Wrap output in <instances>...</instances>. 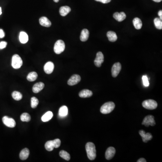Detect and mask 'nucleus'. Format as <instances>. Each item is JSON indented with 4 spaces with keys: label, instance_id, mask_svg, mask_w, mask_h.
I'll list each match as a JSON object with an SVG mask.
<instances>
[{
    "label": "nucleus",
    "instance_id": "nucleus-4",
    "mask_svg": "<svg viewBox=\"0 0 162 162\" xmlns=\"http://www.w3.org/2000/svg\"><path fill=\"white\" fill-rule=\"evenodd\" d=\"M142 105L144 108L149 110H153L155 109L158 106L157 102L151 99L144 101L142 102Z\"/></svg>",
    "mask_w": 162,
    "mask_h": 162
},
{
    "label": "nucleus",
    "instance_id": "nucleus-10",
    "mask_svg": "<svg viewBox=\"0 0 162 162\" xmlns=\"http://www.w3.org/2000/svg\"><path fill=\"white\" fill-rule=\"evenodd\" d=\"M104 61V57L103 53L101 51L98 52L97 56L94 61V64L97 67H100Z\"/></svg>",
    "mask_w": 162,
    "mask_h": 162
},
{
    "label": "nucleus",
    "instance_id": "nucleus-16",
    "mask_svg": "<svg viewBox=\"0 0 162 162\" xmlns=\"http://www.w3.org/2000/svg\"><path fill=\"white\" fill-rule=\"evenodd\" d=\"M39 23L41 26L45 27H50L51 25V23L47 17H43L40 18Z\"/></svg>",
    "mask_w": 162,
    "mask_h": 162
},
{
    "label": "nucleus",
    "instance_id": "nucleus-11",
    "mask_svg": "<svg viewBox=\"0 0 162 162\" xmlns=\"http://www.w3.org/2000/svg\"><path fill=\"white\" fill-rule=\"evenodd\" d=\"M115 149L113 147H109L108 148L105 152V157L107 160H110L113 158L115 154Z\"/></svg>",
    "mask_w": 162,
    "mask_h": 162
},
{
    "label": "nucleus",
    "instance_id": "nucleus-24",
    "mask_svg": "<svg viewBox=\"0 0 162 162\" xmlns=\"http://www.w3.org/2000/svg\"><path fill=\"white\" fill-rule=\"evenodd\" d=\"M133 23L135 29L139 30L142 28V23L141 20L138 18H135L133 20Z\"/></svg>",
    "mask_w": 162,
    "mask_h": 162
},
{
    "label": "nucleus",
    "instance_id": "nucleus-15",
    "mask_svg": "<svg viewBox=\"0 0 162 162\" xmlns=\"http://www.w3.org/2000/svg\"><path fill=\"white\" fill-rule=\"evenodd\" d=\"M113 17L118 21L122 22L126 19V15L123 12H121L120 13L115 12L113 14Z\"/></svg>",
    "mask_w": 162,
    "mask_h": 162
},
{
    "label": "nucleus",
    "instance_id": "nucleus-17",
    "mask_svg": "<svg viewBox=\"0 0 162 162\" xmlns=\"http://www.w3.org/2000/svg\"><path fill=\"white\" fill-rule=\"evenodd\" d=\"M93 95L92 91L87 89L82 90L79 93V96L81 98H89L91 97Z\"/></svg>",
    "mask_w": 162,
    "mask_h": 162
},
{
    "label": "nucleus",
    "instance_id": "nucleus-32",
    "mask_svg": "<svg viewBox=\"0 0 162 162\" xmlns=\"http://www.w3.org/2000/svg\"><path fill=\"white\" fill-rule=\"evenodd\" d=\"M31 107L33 109H35L37 107L38 103H39L38 99L35 97H33L31 98Z\"/></svg>",
    "mask_w": 162,
    "mask_h": 162
},
{
    "label": "nucleus",
    "instance_id": "nucleus-5",
    "mask_svg": "<svg viewBox=\"0 0 162 162\" xmlns=\"http://www.w3.org/2000/svg\"><path fill=\"white\" fill-rule=\"evenodd\" d=\"M65 45L63 41L59 40L55 44L54 47V52L56 54H60L62 53L65 50Z\"/></svg>",
    "mask_w": 162,
    "mask_h": 162
},
{
    "label": "nucleus",
    "instance_id": "nucleus-21",
    "mask_svg": "<svg viewBox=\"0 0 162 162\" xmlns=\"http://www.w3.org/2000/svg\"><path fill=\"white\" fill-rule=\"evenodd\" d=\"M19 41L20 43L23 44L26 43L29 40L28 34L24 32H20L19 36Z\"/></svg>",
    "mask_w": 162,
    "mask_h": 162
},
{
    "label": "nucleus",
    "instance_id": "nucleus-7",
    "mask_svg": "<svg viewBox=\"0 0 162 162\" xmlns=\"http://www.w3.org/2000/svg\"><path fill=\"white\" fill-rule=\"evenodd\" d=\"M2 122L5 126L13 128L16 126V122L15 120L8 116L3 117L2 118Z\"/></svg>",
    "mask_w": 162,
    "mask_h": 162
},
{
    "label": "nucleus",
    "instance_id": "nucleus-31",
    "mask_svg": "<svg viewBox=\"0 0 162 162\" xmlns=\"http://www.w3.org/2000/svg\"><path fill=\"white\" fill-rule=\"evenodd\" d=\"M154 23L156 28L158 29H162V19L160 18H156L154 19Z\"/></svg>",
    "mask_w": 162,
    "mask_h": 162
},
{
    "label": "nucleus",
    "instance_id": "nucleus-27",
    "mask_svg": "<svg viewBox=\"0 0 162 162\" xmlns=\"http://www.w3.org/2000/svg\"><path fill=\"white\" fill-rule=\"evenodd\" d=\"M45 147L48 151H53L55 148L53 141H47L45 145Z\"/></svg>",
    "mask_w": 162,
    "mask_h": 162
},
{
    "label": "nucleus",
    "instance_id": "nucleus-40",
    "mask_svg": "<svg viewBox=\"0 0 162 162\" xmlns=\"http://www.w3.org/2000/svg\"><path fill=\"white\" fill-rule=\"evenodd\" d=\"M153 1L156 2H160L162 1V0H153Z\"/></svg>",
    "mask_w": 162,
    "mask_h": 162
},
{
    "label": "nucleus",
    "instance_id": "nucleus-38",
    "mask_svg": "<svg viewBox=\"0 0 162 162\" xmlns=\"http://www.w3.org/2000/svg\"><path fill=\"white\" fill-rule=\"evenodd\" d=\"M137 162H146V160L144 158H141L137 161Z\"/></svg>",
    "mask_w": 162,
    "mask_h": 162
},
{
    "label": "nucleus",
    "instance_id": "nucleus-9",
    "mask_svg": "<svg viewBox=\"0 0 162 162\" xmlns=\"http://www.w3.org/2000/svg\"><path fill=\"white\" fill-rule=\"evenodd\" d=\"M81 77L78 74H74L72 76L68 81V84L69 86H74L80 82Z\"/></svg>",
    "mask_w": 162,
    "mask_h": 162
},
{
    "label": "nucleus",
    "instance_id": "nucleus-6",
    "mask_svg": "<svg viewBox=\"0 0 162 162\" xmlns=\"http://www.w3.org/2000/svg\"><path fill=\"white\" fill-rule=\"evenodd\" d=\"M142 124L145 125L146 127H148L149 126H155V122L154 117L152 115H148L145 117L143 120Z\"/></svg>",
    "mask_w": 162,
    "mask_h": 162
},
{
    "label": "nucleus",
    "instance_id": "nucleus-30",
    "mask_svg": "<svg viewBox=\"0 0 162 162\" xmlns=\"http://www.w3.org/2000/svg\"><path fill=\"white\" fill-rule=\"evenodd\" d=\"M20 119L22 122H29L31 120V116L29 113H25L22 114L20 116Z\"/></svg>",
    "mask_w": 162,
    "mask_h": 162
},
{
    "label": "nucleus",
    "instance_id": "nucleus-33",
    "mask_svg": "<svg viewBox=\"0 0 162 162\" xmlns=\"http://www.w3.org/2000/svg\"><path fill=\"white\" fill-rule=\"evenodd\" d=\"M142 79L144 86L145 87H148L149 86V79L147 76H143Z\"/></svg>",
    "mask_w": 162,
    "mask_h": 162
},
{
    "label": "nucleus",
    "instance_id": "nucleus-26",
    "mask_svg": "<svg viewBox=\"0 0 162 162\" xmlns=\"http://www.w3.org/2000/svg\"><path fill=\"white\" fill-rule=\"evenodd\" d=\"M38 75L35 72H32L29 73L27 77V79L30 82H33L37 79Z\"/></svg>",
    "mask_w": 162,
    "mask_h": 162
},
{
    "label": "nucleus",
    "instance_id": "nucleus-23",
    "mask_svg": "<svg viewBox=\"0 0 162 162\" xmlns=\"http://www.w3.org/2000/svg\"><path fill=\"white\" fill-rule=\"evenodd\" d=\"M68 109L67 106L64 105L59 108V116L61 117L66 116L68 115Z\"/></svg>",
    "mask_w": 162,
    "mask_h": 162
},
{
    "label": "nucleus",
    "instance_id": "nucleus-36",
    "mask_svg": "<svg viewBox=\"0 0 162 162\" xmlns=\"http://www.w3.org/2000/svg\"><path fill=\"white\" fill-rule=\"evenodd\" d=\"M95 1L102 2V3L106 4L110 2L111 0H95Z\"/></svg>",
    "mask_w": 162,
    "mask_h": 162
},
{
    "label": "nucleus",
    "instance_id": "nucleus-1",
    "mask_svg": "<svg viewBox=\"0 0 162 162\" xmlns=\"http://www.w3.org/2000/svg\"><path fill=\"white\" fill-rule=\"evenodd\" d=\"M86 150L88 159L91 160H94L97 156L94 144L92 142H87L86 145Z\"/></svg>",
    "mask_w": 162,
    "mask_h": 162
},
{
    "label": "nucleus",
    "instance_id": "nucleus-22",
    "mask_svg": "<svg viewBox=\"0 0 162 162\" xmlns=\"http://www.w3.org/2000/svg\"><path fill=\"white\" fill-rule=\"evenodd\" d=\"M107 36L108 39L111 42H115L118 39L116 33L113 31H109L107 33Z\"/></svg>",
    "mask_w": 162,
    "mask_h": 162
},
{
    "label": "nucleus",
    "instance_id": "nucleus-18",
    "mask_svg": "<svg viewBox=\"0 0 162 162\" xmlns=\"http://www.w3.org/2000/svg\"><path fill=\"white\" fill-rule=\"evenodd\" d=\"M29 155V151L28 148L22 149L19 154V158L22 160H25L28 159Z\"/></svg>",
    "mask_w": 162,
    "mask_h": 162
},
{
    "label": "nucleus",
    "instance_id": "nucleus-19",
    "mask_svg": "<svg viewBox=\"0 0 162 162\" xmlns=\"http://www.w3.org/2000/svg\"><path fill=\"white\" fill-rule=\"evenodd\" d=\"M71 10L70 7L68 6L62 7L59 9V14L61 16H65L71 11Z\"/></svg>",
    "mask_w": 162,
    "mask_h": 162
},
{
    "label": "nucleus",
    "instance_id": "nucleus-34",
    "mask_svg": "<svg viewBox=\"0 0 162 162\" xmlns=\"http://www.w3.org/2000/svg\"><path fill=\"white\" fill-rule=\"evenodd\" d=\"M53 143L54 144V147L55 148H58L59 147L61 144V141L59 139H56L53 140Z\"/></svg>",
    "mask_w": 162,
    "mask_h": 162
},
{
    "label": "nucleus",
    "instance_id": "nucleus-35",
    "mask_svg": "<svg viewBox=\"0 0 162 162\" xmlns=\"http://www.w3.org/2000/svg\"><path fill=\"white\" fill-rule=\"evenodd\" d=\"M7 43L5 41H1L0 43V49H3L7 47Z\"/></svg>",
    "mask_w": 162,
    "mask_h": 162
},
{
    "label": "nucleus",
    "instance_id": "nucleus-14",
    "mask_svg": "<svg viewBox=\"0 0 162 162\" xmlns=\"http://www.w3.org/2000/svg\"><path fill=\"white\" fill-rule=\"evenodd\" d=\"M45 85L42 82H39L35 84L33 87V91L35 93H39L43 89Z\"/></svg>",
    "mask_w": 162,
    "mask_h": 162
},
{
    "label": "nucleus",
    "instance_id": "nucleus-39",
    "mask_svg": "<svg viewBox=\"0 0 162 162\" xmlns=\"http://www.w3.org/2000/svg\"><path fill=\"white\" fill-rule=\"evenodd\" d=\"M158 15L160 17V19H162V10H160V11H159V12H158Z\"/></svg>",
    "mask_w": 162,
    "mask_h": 162
},
{
    "label": "nucleus",
    "instance_id": "nucleus-41",
    "mask_svg": "<svg viewBox=\"0 0 162 162\" xmlns=\"http://www.w3.org/2000/svg\"><path fill=\"white\" fill-rule=\"evenodd\" d=\"M2 14V11H1V8L0 7V15Z\"/></svg>",
    "mask_w": 162,
    "mask_h": 162
},
{
    "label": "nucleus",
    "instance_id": "nucleus-8",
    "mask_svg": "<svg viewBox=\"0 0 162 162\" xmlns=\"http://www.w3.org/2000/svg\"><path fill=\"white\" fill-rule=\"evenodd\" d=\"M121 68H122V66L120 63H116L113 65L111 70L113 77H117L121 71Z\"/></svg>",
    "mask_w": 162,
    "mask_h": 162
},
{
    "label": "nucleus",
    "instance_id": "nucleus-12",
    "mask_svg": "<svg viewBox=\"0 0 162 162\" xmlns=\"http://www.w3.org/2000/svg\"><path fill=\"white\" fill-rule=\"evenodd\" d=\"M140 136L142 137L143 142L147 143L148 141H150L152 139L153 137L151 134L150 133H146L144 130H140L139 131Z\"/></svg>",
    "mask_w": 162,
    "mask_h": 162
},
{
    "label": "nucleus",
    "instance_id": "nucleus-20",
    "mask_svg": "<svg viewBox=\"0 0 162 162\" xmlns=\"http://www.w3.org/2000/svg\"><path fill=\"white\" fill-rule=\"evenodd\" d=\"M89 32L87 29H83L81 32L80 40L82 41H86L89 38Z\"/></svg>",
    "mask_w": 162,
    "mask_h": 162
},
{
    "label": "nucleus",
    "instance_id": "nucleus-13",
    "mask_svg": "<svg viewBox=\"0 0 162 162\" xmlns=\"http://www.w3.org/2000/svg\"><path fill=\"white\" fill-rule=\"evenodd\" d=\"M54 69V64L52 62H48L44 66V70L47 74L52 73Z\"/></svg>",
    "mask_w": 162,
    "mask_h": 162
},
{
    "label": "nucleus",
    "instance_id": "nucleus-42",
    "mask_svg": "<svg viewBox=\"0 0 162 162\" xmlns=\"http://www.w3.org/2000/svg\"><path fill=\"white\" fill-rule=\"evenodd\" d=\"M59 1V0H54V2H58Z\"/></svg>",
    "mask_w": 162,
    "mask_h": 162
},
{
    "label": "nucleus",
    "instance_id": "nucleus-29",
    "mask_svg": "<svg viewBox=\"0 0 162 162\" xmlns=\"http://www.w3.org/2000/svg\"><path fill=\"white\" fill-rule=\"evenodd\" d=\"M59 155L62 158L65 160L69 161L70 159V155L67 152L65 151H61L59 152Z\"/></svg>",
    "mask_w": 162,
    "mask_h": 162
},
{
    "label": "nucleus",
    "instance_id": "nucleus-3",
    "mask_svg": "<svg viewBox=\"0 0 162 162\" xmlns=\"http://www.w3.org/2000/svg\"><path fill=\"white\" fill-rule=\"evenodd\" d=\"M12 66L15 69L21 68L23 65V61L19 55L15 54L12 58Z\"/></svg>",
    "mask_w": 162,
    "mask_h": 162
},
{
    "label": "nucleus",
    "instance_id": "nucleus-37",
    "mask_svg": "<svg viewBox=\"0 0 162 162\" xmlns=\"http://www.w3.org/2000/svg\"><path fill=\"white\" fill-rule=\"evenodd\" d=\"M5 36L4 32L2 29H0V38H3Z\"/></svg>",
    "mask_w": 162,
    "mask_h": 162
},
{
    "label": "nucleus",
    "instance_id": "nucleus-25",
    "mask_svg": "<svg viewBox=\"0 0 162 162\" xmlns=\"http://www.w3.org/2000/svg\"><path fill=\"white\" fill-rule=\"evenodd\" d=\"M53 116V114L52 112L48 111L41 117V120L44 122H47L52 119Z\"/></svg>",
    "mask_w": 162,
    "mask_h": 162
},
{
    "label": "nucleus",
    "instance_id": "nucleus-28",
    "mask_svg": "<svg viewBox=\"0 0 162 162\" xmlns=\"http://www.w3.org/2000/svg\"><path fill=\"white\" fill-rule=\"evenodd\" d=\"M12 97L15 101H20L22 99L23 95L19 91H14L12 93Z\"/></svg>",
    "mask_w": 162,
    "mask_h": 162
},
{
    "label": "nucleus",
    "instance_id": "nucleus-2",
    "mask_svg": "<svg viewBox=\"0 0 162 162\" xmlns=\"http://www.w3.org/2000/svg\"><path fill=\"white\" fill-rule=\"evenodd\" d=\"M115 105L113 102H108L105 103L101 107V112L103 114H108L111 112L115 109Z\"/></svg>",
    "mask_w": 162,
    "mask_h": 162
}]
</instances>
